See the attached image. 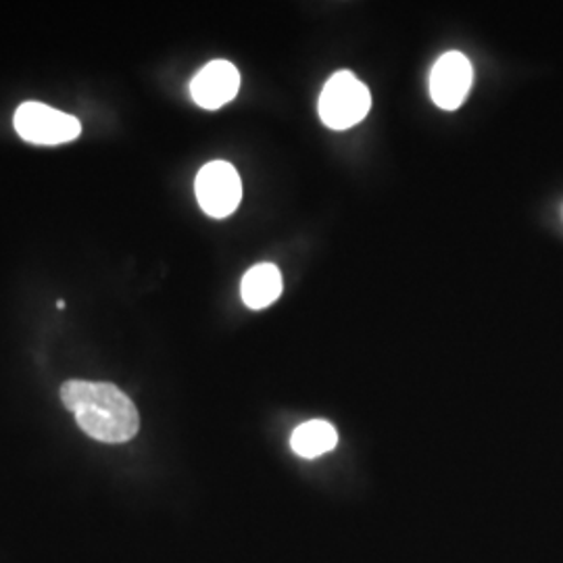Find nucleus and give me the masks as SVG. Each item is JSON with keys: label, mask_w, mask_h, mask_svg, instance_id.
<instances>
[{"label": "nucleus", "mask_w": 563, "mask_h": 563, "mask_svg": "<svg viewBox=\"0 0 563 563\" xmlns=\"http://www.w3.org/2000/svg\"><path fill=\"white\" fill-rule=\"evenodd\" d=\"M241 88V74L230 60L216 59L207 63L190 81V95L207 111L222 109L236 99Z\"/></svg>", "instance_id": "obj_6"}, {"label": "nucleus", "mask_w": 563, "mask_h": 563, "mask_svg": "<svg viewBox=\"0 0 563 563\" xmlns=\"http://www.w3.org/2000/svg\"><path fill=\"white\" fill-rule=\"evenodd\" d=\"M242 301L249 309H265L282 295V274L274 263L251 267L241 284Z\"/></svg>", "instance_id": "obj_7"}, {"label": "nucleus", "mask_w": 563, "mask_h": 563, "mask_svg": "<svg viewBox=\"0 0 563 563\" xmlns=\"http://www.w3.org/2000/svg\"><path fill=\"white\" fill-rule=\"evenodd\" d=\"M474 81V67L470 59L453 51L434 63L430 74V97L444 111L462 107Z\"/></svg>", "instance_id": "obj_5"}, {"label": "nucleus", "mask_w": 563, "mask_h": 563, "mask_svg": "<svg viewBox=\"0 0 563 563\" xmlns=\"http://www.w3.org/2000/svg\"><path fill=\"white\" fill-rule=\"evenodd\" d=\"M372 109V95L351 71H339L325 81L318 111L330 130H349L365 120Z\"/></svg>", "instance_id": "obj_2"}, {"label": "nucleus", "mask_w": 563, "mask_h": 563, "mask_svg": "<svg viewBox=\"0 0 563 563\" xmlns=\"http://www.w3.org/2000/svg\"><path fill=\"white\" fill-rule=\"evenodd\" d=\"M195 190L202 211L218 220L232 216L241 205V176L232 163H207L197 176Z\"/></svg>", "instance_id": "obj_4"}, {"label": "nucleus", "mask_w": 563, "mask_h": 563, "mask_svg": "<svg viewBox=\"0 0 563 563\" xmlns=\"http://www.w3.org/2000/svg\"><path fill=\"white\" fill-rule=\"evenodd\" d=\"M339 443V432L332 423L323 422V420H311L305 422L292 432L290 446L297 455H301L305 460H313L320 457L323 453H330Z\"/></svg>", "instance_id": "obj_8"}, {"label": "nucleus", "mask_w": 563, "mask_h": 563, "mask_svg": "<svg viewBox=\"0 0 563 563\" xmlns=\"http://www.w3.org/2000/svg\"><path fill=\"white\" fill-rule=\"evenodd\" d=\"M60 401L95 441L128 443L139 434L136 405L115 384L69 380L60 386Z\"/></svg>", "instance_id": "obj_1"}, {"label": "nucleus", "mask_w": 563, "mask_h": 563, "mask_svg": "<svg viewBox=\"0 0 563 563\" xmlns=\"http://www.w3.org/2000/svg\"><path fill=\"white\" fill-rule=\"evenodd\" d=\"M13 125L23 141L38 146H59L76 141L81 134L78 118L42 102H23L15 111Z\"/></svg>", "instance_id": "obj_3"}]
</instances>
